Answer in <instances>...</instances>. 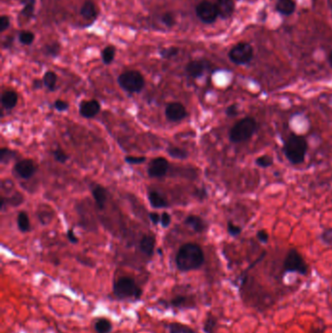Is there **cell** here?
Instances as JSON below:
<instances>
[{"mask_svg": "<svg viewBox=\"0 0 332 333\" xmlns=\"http://www.w3.org/2000/svg\"><path fill=\"white\" fill-rule=\"evenodd\" d=\"M205 262V255L201 247L194 243L184 244L177 253L176 263L178 269L188 272L199 269Z\"/></svg>", "mask_w": 332, "mask_h": 333, "instance_id": "1", "label": "cell"}, {"mask_svg": "<svg viewBox=\"0 0 332 333\" xmlns=\"http://www.w3.org/2000/svg\"><path fill=\"white\" fill-rule=\"evenodd\" d=\"M284 154L287 159L293 165H299L303 163L308 150V142L303 137L291 134L285 142Z\"/></svg>", "mask_w": 332, "mask_h": 333, "instance_id": "2", "label": "cell"}, {"mask_svg": "<svg viewBox=\"0 0 332 333\" xmlns=\"http://www.w3.org/2000/svg\"><path fill=\"white\" fill-rule=\"evenodd\" d=\"M257 130V122L252 117H245L236 122L229 132V139L233 143H242L252 138Z\"/></svg>", "mask_w": 332, "mask_h": 333, "instance_id": "3", "label": "cell"}, {"mask_svg": "<svg viewBox=\"0 0 332 333\" xmlns=\"http://www.w3.org/2000/svg\"><path fill=\"white\" fill-rule=\"evenodd\" d=\"M113 292L119 299H132L139 298L142 291L134 279L122 277L118 279L113 286Z\"/></svg>", "mask_w": 332, "mask_h": 333, "instance_id": "4", "label": "cell"}, {"mask_svg": "<svg viewBox=\"0 0 332 333\" xmlns=\"http://www.w3.org/2000/svg\"><path fill=\"white\" fill-rule=\"evenodd\" d=\"M119 86L129 93H139L145 85L142 74L136 70H129L118 77Z\"/></svg>", "mask_w": 332, "mask_h": 333, "instance_id": "5", "label": "cell"}, {"mask_svg": "<svg viewBox=\"0 0 332 333\" xmlns=\"http://www.w3.org/2000/svg\"><path fill=\"white\" fill-rule=\"evenodd\" d=\"M284 271L285 273H298L306 275L308 272V265L297 250H291L285 258Z\"/></svg>", "mask_w": 332, "mask_h": 333, "instance_id": "6", "label": "cell"}, {"mask_svg": "<svg viewBox=\"0 0 332 333\" xmlns=\"http://www.w3.org/2000/svg\"><path fill=\"white\" fill-rule=\"evenodd\" d=\"M253 58V49L249 43H239L229 52V59L236 65H247Z\"/></svg>", "mask_w": 332, "mask_h": 333, "instance_id": "7", "label": "cell"}, {"mask_svg": "<svg viewBox=\"0 0 332 333\" xmlns=\"http://www.w3.org/2000/svg\"><path fill=\"white\" fill-rule=\"evenodd\" d=\"M196 14L205 24L213 23L218 17L215 4L209 1H202L201 3H199L196 7Z\"/></svg>", "mask_w": 332, "mask_h": 333, "instance_id": "8", "label": "cell"}, {"mask_svg": "<svg viewBox=\"0 0 332 333\" xmlns=\"http://www.w3.org/2000/svg\"><path fill=\"white\" fill-rule=\"evenodd\" d=\"M169 170V162L163 157L153 159L150 162L147 173L150 178H163Z\"/></svg>", "mask_w": 332, "mask_h": 333, "instance_id": "9", "label": "cell"}, {"mask_svg": "<svg viewBox=\"0 0 332 333\" xmlns=\"http://www.w3.org/2000/svg\"><path fill=\"white\" fill-rule=\"evenodd\" d=\"M165 115L167 119L172 122H179L186 117L187 112L180 102H171L167 105Z\"/></svg>", "mask_w": 332, "mask_h": 333, "instance_id": "10", "label": "cell"}, {"mask_svg": "<svg viewBox=\"0 0 332 333\" xmlns=\"http://www.w3.org/2000/svg\"><path fill=\"white\" fill-rule=\"evenodd\" d=\"M14 170L20 178H22L24 180H28L35 174L36 166L32 160L26 159V160H21L18 163H16Z\"/></svg>", "mask_w": 332, "mask_h": 333, "instance_id": "11", "label": "cell"}, {"mask_svg": "<svg viewBox=\"0 0 332 333\" xmlns=\"http://www.w3.org/2000/svg\"><path fill=\"white\" fill-rule=\"evenodd\" d=\"M100 110V104L96 99L83 100L79 105V113L84 118L91 119L98 114Z\"/></svg>", "mask_w": 332, "mask_h": 333, "instance_id": "12", "label": "cell"}, {"mask_svg": "<svg viewBox=\"0 0 332 333\" xmlns=\"http://www.w3.org/2000/svg\"><path fill=\"white\" fill-rule=\"evenodd\" d=\"M206 70H207V63L204 61H191L186 65L185 68L186 73L192 78L201 77Z\"/></svg>", "mask_w": 332, "mask_h": 333, "instance_id": "13", "label": "cell"}, {"mask_svg": "<svg viewBox=\"0 0 332 333\" xmlns=\"http://www.w3.org/2000/svg\"><path fill=\"white\" fill-rule=\"evenodd\" d=\"M215 6L218 16L222 19H228L229 17H231L235 9L233 0H217Z\"/></svg>", "mask_w": 332, "mask_h": 333, "instance_id": "14", "label": "cell"}, {"mask_svg": "<svg viewBox=\"0 0 332 333\" xmlns=\"http://www.w3.org/2000/svg\"><path fill=\"white\" fill-rule=\"evenodd\" d=\"M92 195L95 199L97 208L99 209H103L105 208V204L107 201V191L103 186H101L99 184H96L92 188Z\"/></svg>", "mask_w": 332, "mask_h": 333, "instance_id": "15", "label": "cell"}, {"mask_svg": "<svg viewBox=\"0 0 332 333\" xmlns=\"http://www.w3.org/2000/svg\"><path fill=\"white\" fill-rule=\"evenodd\" d=\"M185 224L192 228L195 232L202 233L207 229V224L200 216L189 215L185 218Z\"/></svg>", "mask_w": 332, "mask_h": 333, "instance_id": "16", "label": "cell"}, {"mask_svg": "<svg viewBox=\"0 0 332 333\" xmlns=\"http://www.w3.org/2000/svg\"><path fill=\"white\" fill-rule=\"evenodd\" d=\"M2 106L6 109H12L18 103V94L14 91H6L1 97Z\"/></svg>", "mask_w": 332, "mask_h": 333, "instance_id": "17", "label": "cell"}, {"mask_svg": "<svg viewBox=\"0 0 332 333\" xmlns=\"http://www.w3.org/2000/svg\"><path fill=\"white\" fill-rule=\"evenodd\" d=\"M154 247H155L154 237L145 235L141 238L139 242V249L145 255L151 256L154 252Z\"/></svg>", "mask_w": 332, "mask_h": 333, "instance_id": "18", "label": "cell"}, {"mask_svg": "<svg viewBox=\"0 0 332 333\" xmlns=\"http://www.w3.org/2000/svg\"><path fill=\"white\" fill-rule=\"evenodd\" d=\"M80 13L84 19L88 21H94L97 16V7L92 1H86L81 8Z\"/></svg>", "mask_w": 332, "mask_h": 333, "instance_id": "19", "label": "cell"}, {"mask_svg": "<svg viewBox=\"0 0 332 333\" xmlns=\"http://www.w3.org/2000/svg\"><path fill=\"white\" fill-rule=\"evenodd\" d=\"M276 9L280 14L290 16L295 10V3L293 0H278Z\"/></svg>", "mask_w": 332, "mask_h": 333, "instance_id": "20", "label": "cell"}, {"mask_svg": "<svg viewBox=\"0 0 332 333\" xmlns=\"http://www.w3.org/2000/svg\"><path fill=\"white\" fill-rule=\"evenodd\" d=\"M148 200L153 208H162L169 207V203L166 198L156 191H151L148 193Z\"/></svg>", "mask_w": 332, "mask_h": 333, "instance_id": "21", "label": "cell"}, {"mask_svg": "<svg viewBox=\"0 0 332 333\" xmlns=\"http://www.w3.org/2000/svg\"><path fill=\"white\" fill-rule=\"evenodd\" d=\"M57 74L53 71H47L44 74L43 77V83L44 86L49 90V91H55L56 86H57Z\"/></svg>", "mask_w": 332, "mask_h": 333, "instance_id": "22", "label": "cell"}, {"mask_svg": "<svg viewBox=\"0 0 332 333\" xmlns=\"http://www.w3.org/2000/svg\"><path fill=\"white\" fill-rule=\"evenodd\" d=\"M18 227L22 232H28L30 230V222L29 217L26 211H21L17 217Z\"/></svg>", "mask_w": 332, "mask_h": 333, "instance_id": "23", "label": "cell"}, {"mask_svg": "<svg viewBox=\"0 0 332 333\" xmlns=\"http://www.w3.org/2000/svg\"><path fill=\"white\" fill-rule=\"evenodd\" d=\"M95 329L97 333H109L112 329V325L109 320L99 319L95 322Z\"/></svg>", "mask_w": 332, "mask_h": 333, "instance_id": "24", "label": "cell"}, {"mask_svg": "<svg viewBox=\"0 0 332 333\" xmlns=\"http://www.w3.org/2000/svg\"><path fill=\"white\" fill-rule=\"evenodd\" d=\"M115 53H116L115 47H113V46L105 47L101 52V59H102L103 64L110 65L115 58Z\"/></svg>", "mask_w": 332, "mask_h": 333, "instance_id": "25", "label": "cell"}, {"mask_svg": "<svg viewBox=\"0 0 332 333\" xmlns=\"http://www.w3.org/2000/svg\"><path fill=\"white\" fill-rule=\"evenodd\" d=\"M24 8L22 10V15L26 18H31L34 14L35 0H23L22 1Z\"/></svg>", "mask_w": 332, "mask_h": 333, "instance_id": "26", "label": "cell"}, {"mask_svg": "<svg viewBox=\"0 0 332 333\" xmlns=\"http://www.w3.org/2000/svg\"><path fill=\"white\" fill-rule=\"evenodd\" d=\"M274 163V160L271 156L269 155H262V156H259L258 158H256L255 160V164L256 166H259V168H262V169H267V168H270V166L273 165Z\"/></svg>", "mask_w": 332, "mask_h": 333, "instance_id": "27", "label": "cell"}, {"mask_svg": "<svg viewBox=\"0 0 332 333\" xmlns=\"http://www.w3.org/2000/svg\"><path fill=\"white\" fill-rule=\"evenodd\" d=\"M167 151H168V154H169L171 157L176 158V159H185V158L188 156L187 152H186L185 150L181 149L180 147L171 146V147L168 148Z\"/></svg>", "mask_w": 332, "mask_h": 333, "instance_id": "28", "label": "cell"}, {"mask_svg": "<svg viewBox=\"0 0 332 333\" xmlns=\"http://www.w3.org/2000/svg\"><path fill=\"white\" fill-rule=\"evenodd\" d=\"M170 333H196L192 328L180 324V323H172L170 325Z\"/></svg>", "mask_w": 332, "mask_h": 333, "instance_id": "29", "label": "cell"}, {"mask_svg": "<svg viewBox=\"0 0 332 333\" xmlns=\"http://www.w3.org/2000/svg\"><path fill=\"white\" fill-rule=\"evenodd\" d=\"M19 40L24 45H30L34 41V34L30 31H22L19 35Z\"/></svg>", "mask_w": 332, "mask_h": 333, "instance_id": "30", "label": "cell"}, {"mask_svg": "<svg viewBox=\"0 0 332 333\" xmlns=\"http://www.w3.org/2000/svg\"><path fill=\"white\" fill-rule=\"evenodd\" d=\"M15 155L16 153L13 150H10L8 148H2L0 150V161L2 163H7L14 158Z\"/></svg>", "mask_w": 332, "mask_h": 333, "instance_id": "31", "label": "cell"}, {"mask_svg": "<svg viewBox=\"0 0 332 333\" xmlns=\"http://www.w3.org/2000/svg\"><path fill=\"white\" fill-rule=\"evenodd\" d=\"M61 47L58 43H51L45 46V53L46 55L51 56V57H56L60 53Z\"/></svg>", "mask_w": 332, "mask_h": 333, "instance_id": "32", "label": "cell"}, {"mask_svg": "<svg viewBox=\"0 0 332 333\" xmlns=\"http://www.w3.org/2000/svg\"><path fill=\"white\" fill-rule=\"evenodd\" d=\"M56 161L59 163H66L69 160V155L61 148H57L53 151Z\"/></svg>", "mask_w": 332, "mask_h": 333, "instance_id": "33", "label": "cell"}, {"mask_svg": "<svg viewBox=\"0 0 332 333\" xmlns=\"http://www.w3.org/2000/svg\"><path fill=\"white\" fill-rule=\"evenodd\" d=\"M227 231L230 236L237 237L242 233V228L240 226L236 225L235 223L229 221L227 223Z\"/></svg>", "mask_w": 332, "mask_h": 333, "instance_id": "34", "label": "cell"}, {"mask_svg": "<svg viewBox=\"0 0 332 333\" xmlns=\"http://www.w3.org/2000/svg\"><path fill=\"white\" fill-rule=\"evenodd\" d=\"M179 54V49L177 47H170V48H166V49H163L161 52H160V55L162 58L164 59H172L174 57Z\"/></svg>", "mask_w": 332, "mask_h": 333, "instance_id": "35", "label": "cell"}, {"mask_svg": "<svg viewBox=\"0 0 332 333\" xmlns=\"http://www.w3.org/2000/svg\"><path fill=\"white\" fill-rule=\"evenodd\" d=\"M161 21H162V23L166 27H168V28H172L176 24V18H175V16L172 14V13H165V14H163L162 18H161Z\"/></svg>", "mask_w": 332, "mask_h": 333, "instance_id": "36", "label": "cell"}, {"mask_svg": "<svg viewBox=\"0 0 332 333\" xmlns=\"http://www.w3.org/2000/svg\"><path fill=\"white\" fill-rule=\"evenodd\" d=\"M171 304L175 307H178V308H181V307H188V298L185 297V296H177L176 298H174L172 301H171Z\"/></svg>", "mask_w": 332, "mask_h": 333, "instance_id": "37", "label": "cell"}, {"mask_svg": "<svg viewBox=\"0 0 332 333\" xmlns=\"http://www.w3.org/2000/svg\"><path fill=\"white\" fill-rule=\"evenodd\" d=\"M321 240L322 242L327 245V246H332V228L324 229L321 233Z\"/></svg>", "mask_w": 332, "mask_h": 333, "instance_id": "38", "label": "cell"}, {"mask_svg": "<svg viewBox=\"0 0 332 333\" xmlns=\"http://www.w3.org/2000/svg\"><path fill=\"white\" fill-rule=\"evenodd\" d=\"M146 158L145 157H137V156H127L125 157V161L128 163V164H131V165H138V164H142L143 162H145Z\"/></svg>", "mask_w": 332, "mask_h": 333, "instance_id": "39", "label": "cell"}, {"mask_svg": "<svg viewBox=\"0 0 332 333\" xmlns=\"http://www.w3.org/2000/svg\"><path fill=\"white\" fill-rule=\"evenodd\" d=\"M216 326V320L214 318H208L205 325H204V330L207 333H212L214 331V328Z\"/></svg>", "mask_w": 332, "mask_h": 333, "instance_id": "40", "label": "cell"}, {"mask_svg": "<svg viewBox=\"0 0 332 333\" xmlns=\"http://www.w3.org/2000/svg\"><path fill=\"white\" fill-rule=\"evenodd\" d=\"M54 107L58 111H61V112H64V111L68 110L69 107H70V104L63 100V99H57L55 102H54Z\"/></svg>", "mask_w": 332, "mask_h": 333, "instance_id": "41", "label": "cell"}, {"mask_svg": "<svg viewBox=\"0 0 332 333\" xmlns=\"http://www.w3.org/2000/svg\"><path fill=\"white\" fill-rule=\"evenodd\" d=\"M225 113L228 117H236L239 114V107L237 104H231L226 108Z\"/></svg>", "mask_w": 332, "mask_h": 333, "instance_id": "42", "label": "cell"}, {"mask_svg": "<svg viewBox=\"0 0 332 333\" xmlns=\"http://www.w3.org/2000/svg\"><path fill=\"white\" fill-rule=\"evenodd\" d=\"M10 26V19L7 16H2L0 18V31L3 32Z\"/></svg>", "mask_w": 332, "mask_h": 333, "instance_id": "43", "label": "cell"}, {"mask_svg": "<svg viewBox=\"0 0 332 333\" xmlns=\"http://www.w3.org/2000/svg\"><path fill=\"white\" fill-rule=\"evenodd\" d=\"M256 237H257L258 241L262 244H267L269 241V234L265 230H259L256 233Z\"/></svg>", "mask_w": 332, "mask_h": 333, "instance_id": "44", "label": "cell"}, {"mask_svg": "<svg viewBox=\"0 0 332 333\" xmlns=\"http://www.w3.org/2000/svg\"><path fill=\"white\" fill-rule=\"evenodd\" d=\"M161 225L163 226V227H169L170 226V224H171V222H172V217H171V215L168 213V212H163V214H162V216H161Z\"/></svg>", "mask_w": 332, "mask_h": 333, "instance_id": "45", "label": "cell"}, {"mask_svg": "<svg viewBox=\"0 0 332 333\" xmlns=\"http://www.w3.org/2000/svg\"><path fill=\"white\" fill-rule=\"evenodd\" d=\"M67 235H68V239H69V241H70L71 244H77L78 243V238L75 235L73 229H70L68 231V234Z\"/></svg>", "mask_w": 332, "mask_h": 333, "instance_id": "46", "label": "cell"}, {"mask_svg": "<svg viewBox=\"0 0 332 333\" xmlns=\"http://www.w3.org/2000/svg\"><path fill=\"white\" fill-rule=\"evenodd\" d=\"M149 218H150V220H151L154 224H158L159 222L161 221V216H160L158 213H156V212H151V213L149 214Z\"/></svg>", "mask_w": 332, "mask_h": 333, "instance_id": "47", "label": "cell"}, {"mask_svg": "<svg viewBox=\"0 0 332 333\" xmlns=\"http://www.w3.org/2000/svg\"><path fill=\"white\" fill-rule=\"evenodd\" d=\"M44 85V83H43V80H34L33 81V84H32V87L34 88V89H40V88H42V86Z\"/></svg>", "mask_w": 332, "mask_h": 333, "instance_id": "48", "label": "cell"}, {"mask_svg": "<svg viewBox=\"0 0 332 333\" xmlns=\"http://www.w3.org/2000/svg\"><path fill=\"white\" fill-rule=\"evenodd\" d=\"M328 62H329V64H330V66H331L332 68V51L330 52L329 56H328Z\"/></svg>", "mask_w": 332, "mask_h": 333, "instance_id": "49", "label": "cell"}]
</instances>
